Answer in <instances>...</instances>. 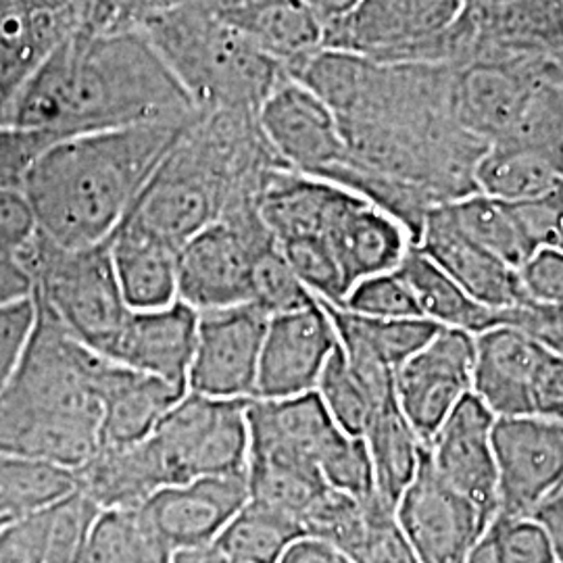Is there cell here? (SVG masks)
Returning <instances> with one entry per match:
<instances>
[{
    "instance_id": "cell-53",
    "label": "cell",
    "mask_w": 563,
    "mask_h": 563,
    "mask_svg": "<svg viewBox=\"0 0 563 563\" xmlns=\"http://www.w3.org/2000/svg\"><path fill=\"white\" fill-rule=\"evenodd\" d=\"M302 7L320 21L323 32L351 15L362 0H299Z\"/></svg>"
},
{
    "instance_id": "cell-31",
    "label": "cell",
    "mask_w": 563,
    "mask_h": 563,
    "mask_svg": "<svg viewBox=\"0 0 563 563\" xmlns=\"http://www.w3.org/2000/svg\"><path fill=\"white\" fill-rule=\"evenodd\" d=\"M305 537L301 526L269 505L249 499L213 543L232 563H278L284 551Z\"/></svg>"
},
{
    "instance_id": "cell-48",
    "label": "cell",
    "mask_w": 563,
    "mask_h": 563,
    "mask_svg": "<svg viewBox=\"0 0 563 563\" xmlns=\"http://www.w3.org/2000/svg\"><path fill=\"white\" fill-rule=\"evenodd\" d=\"M526 299L544 305H563V251L539 249L518 269Z\"/></svg>"
},
{
    "instance_id": "cell-6",
    "label": "cell",
    "mask_w": 563,
    "mask_h": 563,
    "mask_svg": "<svg viewBox=\"0 0 563 563\" xmlns=\"http://www.w3.org/2000/svg\"><path fill=\"white\" fill-rule=\"evenodd\" d=\"M465 0H362L323 32V48L380 63H449L465 59Z\"/></svg>"
},
{
    "instance_id": "cell-34",
    "label": "cell",
    "mask_w": 563,
    "mask_h": 563,
    "mask_svg": "<svg viewBox=\"0 0 563 563\" xmlns=\"http://www.w3.org/2000/svg\"><path fill=\"white\" fill-rule=\"evenodd\" d=\"M323 305L336 328L357 336L380 362L386 363L395 372L443 330V325L430 322L426 318L376 320L355 316L330 302Z\"/></svg>"
},
{
    "instance_id": "cell-33",
    "label": "cell",
    "mask_w": 563,
    "mask_h": 563,
    "mask_svg": "<svg viewBox=\"0 0 563 563\" xmlns=\"http://www.w3.org/2000/svg\"><path fill=\"white\" fill-rule=\"evenodd\" d=\"M80 563H174L141 509H107L92 526Z\"/></svg>"
},
{
    "instance_id": "cell-47",
    "label": "cell",
    "mask_w": 563,
    "mask_h": 563,
    "mask_svg": "<svg viewBox=\"0 0 563 563\" xmlns=\"http://www.w3.org/2000/svg\"><path fill=\"white\" fill-rule=\"evenodd\" d=\"M38 234V223L25 195L0 188V253L18 257Z\"/></svg>"
},
{
    "instance_id": "cell-9",
    "label": "cell",
    "mask_w": 563,
    "mask_h": 563,
    "mask_svg": "<svg viewBox=\"0 0 563 563\" xmlns=\"http://www.w3.org/2000/svg\"><path fill=\"white\" fill-rule=\"evenodd\" d=\"M555 69H562L555 60L526 53L481 55L455 65L453 118L488 146L507 141L539 81Z\"/></svg>"
},
{
    "instance_id": "cell-10",
    "label": "cell",
    "mask_w": 563,
    "mask_h": 563,
    "mask_svg": "<svg viewBox=\"0 0 563 563\" xmlns=\"http://www.w3.org/2000/svg\"><path fill=\"white\" fill-rule=\"evenodd\" d=\"M269 316L255 302L199 313L188 393L211 399H255Z\"/></svg>"
},
{
    "instance_id": "cell-38",
    "label": "cell",
    "mask_w": 563,
    "mask_h": 563,
    "mask_svg": "<svg viewBox=\"0 0 563 563\" xmlns=\"http://www.w3.org/2000/svg\"><path fill=\"white\" fill-rule=\"evenodd\" d=\"M346 558L353 563H420L397 522L395 509L378 495L363 501L362 530Z\"/></svg>"
},
{
    "instance_id": "cell-7",
    "label": "cell",
    "mask_w": 563,
    "mask_h": 563,
    "mask_svg": "<svg viewBox=\"0 0 563 563\" xmlns=\"http://www.w3.org/2000/svg\"><path fill=\"white\" fill-rule=\"evenodd\" d=\"M249 401L186 393L169 409L153 434L144 439L163 488L246 470Z\"/></svg>"
},
{
    "instance_id": "cell-19",
    "label": "cell",
    "mask_w": 563,
    "mask_h": 563,
    "mask_svg": "<svg viewBox=\"0 0 563 563\" xmlns=\"http://www.w3.org/2000/svg\"><path fill=\"white\" fill-rule=\"evenodd\" d=\"M416 246L484 307L504 311L526 301L518 269L470 241L451 220L444 202L430 209Z\"/></svg>"
},
{
    "instance_id": "cell-46",
    "label": "cell",
    "mask_w": 563,
    "mask_h": 563,
    "mask_svg": "<svg viewBox=\"0 0 563 563\" xmlns=\"http://www.w3.org/2000/svg\"><path fill=\"white\" fill-rule=\"evenodd\" d=\"M88 27L118 32L139 30L146 21L163 15L188 0H88Z\"/></svg>"
},
{
    "instance_id": "cell-20",
    "label": "cell",
    "mask_w": 563,
    "mask_h": 563,
    "mask_svg": "<svg viewBox=\"0 0 563 563\" xmlns=\"http://www.w3.org/2000/svg\"><path fill=\"white\" fill-rule=\"evenodd\" d=\"M197 325L199 311L181 301L132 311L111 353V362L188 390Z\"/></svg>"
},
{
    "instance_id": "cell-29",
    "label": "cell",
    "mask_w": 563,
    "mask_h": 563,
    "mask_svg": "<svg viewBox=\"0 0 563 563\" xmlns=\"http://www.w3.org/2000/svg\"><path fill=\"white\" fill-rule=\"evenodd\" d=\"M228 21L288 71L323 48V25L299 0H274Z\"/></svg>"
},
{
    "instance_id": "cell-35",
    "label": "cell",
    "mask_w": 563,
    "mask_h": 563,
    "mask_svg": "<svg viewBox=\"0 0 563 563\" xmlns=\"http://www.w3.org/2000/svg\"><path fill=\"white\" fill-rule=\"evenodd\" d=\"M246 478L251 499L290 516L299 526L305 514L328 490L320 470L301 463L249 460Z\"/></svg>"
},
{
    "instance_id": "cell-16",
    "label": "cell",
    "mask_w": 563,
    "mask_h": 563,
    "mask_svg": "<svg viewBox=\"0 0 563 563\" xmlns=\"http://www.w3.org/2000/svg\"><path fill=\"white\" fill-rule=\"evenodd\" d=\"M251 499L246 470L165 486L139 507L142 518L176 555L213 547L228 522Z\"/></svg>"
},
{
    "instance_id": "cell-50",
    "label": "cell",
    "mask_w": 563,
    "mask_h": 563,
    "mask_svg": "<svg viewBox=\"0 0 563 563\" xmlns=\"http://www.w3.org/2000/svg\"><path fill=\"white\" fill-rule=\"evenodd\" d=\"M34 295V282L18 257L0 253V307Z\"/></svg>"
},
{
    "instance_id": "cell-26",
    "label": "cell",
    "mask_w": 563,
    "mask_h": 563,
    "mask_svg": "<svg viewBox=\"0 0 563 563\" xmlns=\"http://www.w3.org/2000/svg\"><path fill=\"white\" fill-rule=\"evenodd\" d=\"M109 251L121 295L132 311L178 301V249L123 220L109 239Z\"/></svg>"
},
{
    "instance_id": "cell-5",
    "label": "cell",
    "mask_w": 563,
    "mask_h": 563,
    "mask_svg": "<svg viewBox=\"0 0 563 563\" xmlns=\"http://www.w3.org/2000/svg\"><path fill=\"white\" fill-rule=\"evenodd\" d=\"M20 262L34 282V297L84 346L111 360L132 309L121 295L109 241L65 249L38 232Z\"/></svg>"
},
{
    "instance_id": "cell-14",
    "label": "cell",
    "mask_w": 563,
    "mask_h": 563,
    "mask_svg": "<svg viewBox=\"0 0 563 563\" xmlns=\"http://www.w3.org/2000/svg\"><path fill=\"white\" fill-rule=\"evenodd\" d=\"M257 123L280 162L307 176H322L346 162L341 123L325 102L290 76L257 111Z\"/></svg>"
},
{
    "instance_id": "cell-36",
    "label": "cell",
    "mask_w": 563,
    "mask_h": 563,
    "mask_svg": "<svg viewBox=\"0 0 563 563\" xmlns=\"http://www.w3.org/2000/svg\"><path fill=\"white\" fill-rule=\"evenodd\" d=\"M316 393L330 413L332 422L341 428L344 434L363 439L372 416L376 413V405L367 395L365 386L360 383L355 372L342 355L336 344L334 353L323 367L322 376L316 386Z\"/></svg>"
},
{
    "instance_id": "cell-2",
    "label": "cell",
    "mask_w": 563,
    "mask_h": 563,
    "mask_svg": "<svg viewBox=\"0 0 563 563\" xmlns=\"http://www.w3.org/2000/svg\"><path fill=\"white\" fill-rule=\"evenodd\" d=\"M190 121L53 142L23 186L42 236L65 249L109 241Z\"/></svg>"
},
{
    "instance_id": "cell-45",
    "label": "cell",
    "mask_w": 563,
    "mask_h": 563,
    "mask_svg": "<svg viewBox=\"0 0 563 563\" xmlns=\"http://www.w3.org/2000/svg\"><path fill=\"white\" fill-rule=\"evenodd\" d=\"M499 325L522 330L547 351L563 357V305H544L530 299L499 311Z\"/></svg>"
},
{
    "instance_id": "cell-12",
    "label": "cell",
    "mask_w": 563,
    "mask_h": 563,
    "mask_svg": "<svg viewBox=\"0 0 563 563\" xmlns=\"http://www.w3.org/2000/svg\"><path fill=\"white\" fill-rule=\"evenodd\" d=\"M499 476L497 518H530L563 488V423L537 416L499 418L493 428Z\"/></svg>"
},
{
    "instance_id": "cell-22",
    "label": "cell",
    "mask_w": 563,
    "mask_h": 563,
    "mask_svg": "<svg viewBox=\"0 0 563 563\" xmlns=\"http://www.w3.org/2000/svg\"><path fill=\"white\" fill-rule=\"evenodd\" d=\"M186 393V388L104 360L99 372V446H128L148 439Z\"/></svg>"
},
{
    "instance_id": "cell-52",
    "label": "cell",
    "mask_w": 563,
    "mask_h": 563,
    "mask_svg": "<svg viewBox=\"0 0 563 563\" xmlns=\"http://www.w3.org/2000/svg\"><path fill=\"white\" fill-rule=\"evenodd\" d=\"M530 518L543 528L555 563H563V488L539 505Z\"/></svg>"
},
{
    "instance_id": "cell-1",
    "label": "cell",
    "mask_w": 563,
    "mask_h": 563,
    "mask_svg": "<svg viewBox=\"0 0 563 563\" xmlns=\"http://www.w3.org/2000/svg\"><path fill=\"white\" fill-rule=\"evenodd\" d=\"M199 113L139 30L80 27L44 69L25 121L60 141L148 123H186Z\"/></svg>"
},
{
    "instance_id": "cell-37",
    "label": "cell",
    "mask_w": 563,
    "mask_h": 563,
    "mask_svg": "<svg viewBox=\"0 0 563 563\" xmlns=\"http://www.w3.org/2000/svg\"><path fill=\"white\" fill-rule=\"evenodd\" d=\"M282 255L302 286L323 302L342 305L349 284L336 255L322 236H302L278 242Z\"/></svg>"
},
{
    "instance_id": "cell-39",
    "label": "cell",
    "mask_w": 563,
    "mask_h": 563,
    "mask_svg": "<svg viewBox=\"0 0 563 563\" xmlns=\"http://www.w3.org/2000/svg\"><path fill=\"white\" fill-rule=\"evenodd\" d=\"M316 297L302 286L284 260L278 242L265 249L253 267V301L269 318L297 311Z\"/></svg>"
},
{
    "instance_id": "cell-40",
    "label": "cell",
    "mask_w": 563,
    "mask_h": 563,
    "mask_svg": "<svg viewBox=\"0 0 563 563\" xmlns=\"http://www.w3.org/2000/svg\"><path fill=\"white\" fill-rule=\"evenodd\" d=\"M342 309L376 320H401L422 318V311L411 295L409 286L397 272L380 274L374 278L357 282L344 297Z\"/></svg>"
},
{
    "instance_id": "cell-18",
    "label": "cell",
    "mask_w": 563,
    "mask_h": 563,
    "mask_svg": "<svg viewBox=\"0 0 563 563\" xmlns=\"http://www.w3.org/2000/svg\"><path fill=\"white\" fill-rule=\"evenodd\" d=\"M246 423L249 460L301 463L311 467H318L325 451L344 434L332 422L316 390L278 401L251 399L246 405Z\"/></svg>"
},
{
    "instance_id": "cell-15",
    "label": "cell",
    "mask_w": 563,
    "mask_h": 563,
    "mask_svg": "<svg viewBox=\"0 0 563 563\" xmlns=\"http://www.w3.org/2000/svg\"><path fill=\"white\" fill-rule=\"evenodd\" d=\"M336 344L334 323L320 299L269 318L255 399L278 401L313 393Z\"/></svg>"
},
{
    "instance_id": "cell-4",
    "label": "cell",
    "mask_w": 563,
    "mask_h": 563,
    "mask_svg": "<svg viewBox=\"0 0 563 563\" xmlns=\"http://www.w3.org/2000/svg\"><path fill=\"white\" fill-rule=\"evenodd\" d=\"M201 113L257 115L288 71L195 0L139 27Z\"/></svg>"
},
{
    "instance_id": "cell-25",
    "label": "cell",
    "mask_w": 563,
    "mask_h": 563,
    "mask_svg": "<svg viewBox=\"0 0 563 563\" xmlns=\"http://www.w3.org/2000/svg\"><path fill=\"white\" fill-rule=\"evenodd\" d=\"M349 290L365 278L397 272L416 246L401 223L355 195L325 234Z\"/></svg>"
},
{
    "instance_id": "cell-8",
    "label": "cell",
    "mask_w": 563,
    "mask_h": 563,
    "mask_svg": "<svg viewBox=\"0 0 563 563\" xmlns=\"http://www.w3.org/2000/svg\"><path fill=\"white\" fill-rule=\"evenodd\" d=\"M272 244L257 207L207 225L178 251V301L199 313L253 301V267Z\"/></svg>"
},
{
    "instance_id": "cell-27",
    "label": "cell",
    "mask_w": 563,
    "mask_h": 563,
    "mask_svg": "<svg viewBox=\"0 0 563 563\" xmlns=\"http://www.w3.org/2000/svg\"><path fill=\"white\" fill-rule=\"evenodd\" d=\"M397 274L409 286L426 320L443 328L465 330L470 334H483L484 330L499 325V311L472 299L457 282L444 274L432 260H428L418 246L407 253Z\"/></svg>"
},
{
    "instance_id": "cell-21",
    "label": "cell",
    "mask_w": 563,
    "mask_h": 563,
    "mask_svg": "<svg viewBox=\"0 0 563 563\" xmlns=\"http://www.w3.org/2000/svg\"><path fill=\"white\" fill-rule=\"evenodd\" d=\"M544 346L511 325H495L476 334L472 393L499 418L532 416V383Z\"/></svg>"
},
{
    "instance_id": "cell-42",
    "label": "cell",
    "mask_w": 563,
    "mask_h": 563,
    "mask_svg": "<svg viewBox=\"0 0 563 563\" xmlns=\"http://www.w3.org/2000/svg\"><path fill=\"white\" fill-rule=\"evenodd\" d=\"M486 534L495 563H555L543 528L532 518H495Z\"/></svg>"
},
{
    "instance_id": "cell-43",
    "label": "cell",
    "mask_w": 563,
    "mask_h": 563,
    "mask_svg": "<svg viewBox=\"0 0 563 563\" xmlns=\"http://www.w3.org/2000/svg\"><path fill=\"white\" fill-rule=\"evenodd\" d=\"M520 223L526 239L539 249L563 251V186L543 197L522 202H507Z\"/></svg>"
},
{
    "instance_id": "cell-51",
    "label": "cell",
    "mask_w": 563,
    "mask_h": 563,
    "mask_svg": "<svg viewBox=\"0 0 563 563\" xmlns=\"http://www.w3.org/2000/svg\"><path fill=\"white\" fill-rule=\"evenodd\" d=\"M278 563H353L336 547L313 537H301L290 544Z\"/></svg>"
},
{
    "instance_id": "cell-13",
    "label": "cell",
    "mask_w": 563,
    "mask_h": 563,
    "mask_svg": "<svg viewBox=\"0 0 563 563\" xmlns=\"http://www.w3.org/2000/svg\"><path fill=\"white\" fill-rule=\"evenodd\" d=\"M420 563H463L490 522L437 474L423 449L420 470L395 507Z\"/></svg>"
},
{
    "instance_id": "cell-54",
    "label": "cell",
    "mask_w": 563,
    "mask_h": 563,
    "mask_svg": "<svg viewBox=\"0 0 563 563\" xmlns=\"http://www.w3.org/2000/svg\"><path fill=\"white\" fill-rule=\"evenodd\" d=\"M174 563H232L225 560L220 551L213 547L205 549H190V551H180L174 555Z\"/></svg>"
},
{
    "instance_id": "cell-28",
    "label": "cell",
    "mask_w": 563,
    "mask_h": 563,
    "mask_svg": "<svg viewBox=\"0 0 563 563\" xmlns=\"http://www.w3.org/2000/svg\"><path fill=\"white\" fill-rule=\"evenodd\" d=\"M474 184L495 201H530L563 186V163L543 151L490 144L474 169Z\"/></svg>"
},
{
    "instance_id": "cell-49",
    "label": "cell",
    "mask_w": 563,
    "mask_h": 563,
    "mask_svg": "<svg viewBox=\"0 0 563 563\" xmlns=\"http://www.w3.org/2000/svg\"><path fill=\"white\" fill-rule=\"evenodd\" d=\"M530 407L532 416L563 423V357L547 349L532 383Z\"/></svg>"
},
{
    "instance_id": "cell-30",
    "label": "cell",
    "mask_w": 563,
    "mask_h": 563,
    "mask_svg": "<svg viewBox=\"0 0 563 563\" xmlns=\"http://www.w3.org/2000/svg\"><path fill=\"white\" fill-rule=\"evenodd\" d=\"M363 441L374 467L376 495L395 509L420 470L426 444L405 420L397 401L372 416Z\"/></svg>"
},
{
    "instance_id": "cell-24",
    "label": "cell",
    "mask_w": 563,
    "mask_h": 563,
    "mask_svg": "<svg viewBox=\"0 0 563 563\" xmlns=\"http://www.w3.org/2000/svg\"><path fill=\"white\" fill-rule=\"evenodd\" d=\"M101 509L81 490L0 528V563H80Z\"/></svg>"
},
{
    "instance_id": "cell-41",
    "label": "cell",
    "mask_w": 563,
    "mask_h": 563,
    "mask_svg": "<svg viewBox=\"0 0 563 563\" xmlns=\"http://www.w3.org/2000/svg\"><path fill=\"white\" fill-rule=\"evenodd\" d=\"M323 483L332 490L349 495L357 501H367L376 495L374 467L363 439L341 434L318 465Z\"/></svg>"
},
{
    "instance_id": "cell-23",
    "label": "cell",
    "mask_w": 563,
    "mask_h": 563,
    "mask_svg": "<svg viewBox=\"0 0 563 563\" xmlns=\"http://www.w3.org/2000/svg\"><path fill=\"white\" fill-rule=\"evenodd\" d=\"M355 199V192L334 181L280 167L263 184L257 201L260 218L276 242L322 236L344 207Z\"/></svg>"
},
{
    "instance_id": "cell-3",
    "label": "cell",
    "mask_w": 563,
    "mask_h": 563,
    "mask_svg": "<svg viewBox=\"0 0 563 563\" xmlns=\"http://www.w3.org/2000/svg\"><path fill=\"white\" fill-rule=\"evenodd\" d=\"M104 360L36 299L34 330L0 393V455L80 470L101 444Z\"/></svg>"
},
{
    "instance_id": "cell-44",
    "label": "cell",
    "mask_w": 563,
    "mask_h": 563,
    "mask_svg": "<svg viewBox=\"0 0 563 563\" xmlns=\"http://www.w3.org/2000/svg\"><path fill=\"white\" fill-rule=\"evenodd\" d=\"M36 322L34 295L0 307V393L15 374Z\"/></svg>"
},
{
    "instance_id": "cell-17",
    "label": "cell",
    "mask_w": 563,
    "mask_h": 563,
    "mask_svg": "<svg viewBox=\"0 0 563 563\" xmlns=\"http://www.w3.org/2000/svg\"><path fill=\"white\" fill-rule=\"evenodd\" d=\"M495 422L497 418L472 393L426 443L428 460L437 474L488 522L499 511V476L493 446Z\"/></svg>"
},
{
    "instance_id": "cell-32",
    "label": "cell",
    "mask_w": 563,
    "mask_h": 563,
    "mask_svg": "<svg viewBox=\"0 0 563 563\" xmlns=\"http://www.w3.org/2000/svg\"><path fill=\"white\" fill-rule=\"evenodd\" d=\"M444 207L470 241L481 244L507 265L520 269L537 253L507 202L472 192L457 201L444 202Z\"/></svg>"
},
{
    "instance_id": "cell-11",
    "label": "cell",
    "mask_w": 563,
    "mask_h": 563,
    "mask_svg": "<svg viewBox=\"0 0 563 563\" xmlns=\"http://www.w3.org/2000/svg\"><path fill=\"white\" fill-rule=\"evenodd\" d=\"M474 360L476 334L443 328L395 372V401L423 444L472 395Z\"/></svg>"
}]
</instances>
